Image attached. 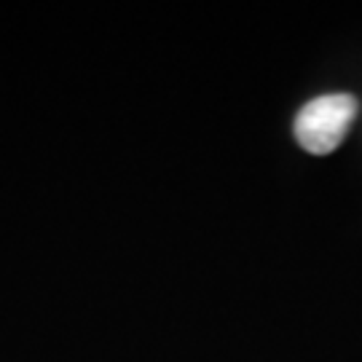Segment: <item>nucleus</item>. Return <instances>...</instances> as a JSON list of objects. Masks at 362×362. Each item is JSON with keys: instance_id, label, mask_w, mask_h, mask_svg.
I'll return each instance as SVG.
<instances>
[{"instance_id": "obj_1", "label": "nucleus", "mask_w": 362, "mask_h": 362, "mask_svg": "<svg viewBox=\"0 0 362 362\" xmlns=\"http://www.w3.org/2000/svg\"><path fill=\"white\" fill-rule=\"evenodd\" d=\"M357 116V100L351 94H322L306 103L296 116L293 132L303 151L325 156L336 151Z\"/></svg>"}]
</instances>
